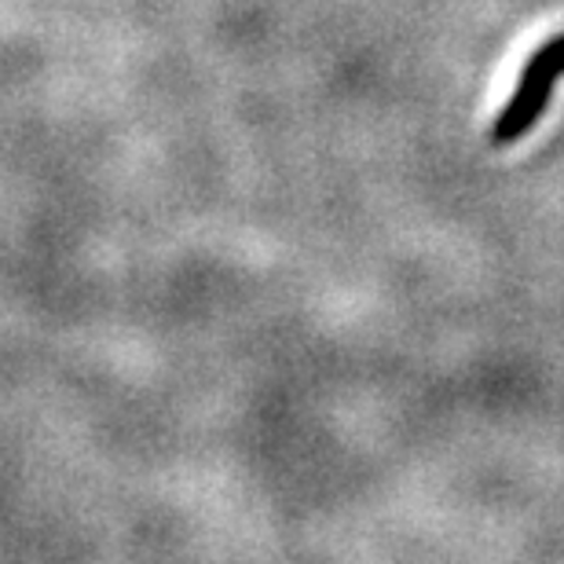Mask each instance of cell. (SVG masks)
Here are the masks:
<instances>
[{"label": "cell", "mask_w": 564, "mask_h": 564, "mask_svg": "<svg viewBox=\"0 0 564 564\" xmlns=\"http://www.w3.org/2000/svg\"><path fill=\"white\" fill-rule=\"evenodd\" d=\"M561 77H564V33L550 37L543 48L528 55L524 70L513 85V96L506 99V107L499 110V118L491 126V143L506 147L524 140L539 126V118L546 115L550 96H554V85Z\"/></svg>", "instance_id": "1"}]
</instances>
